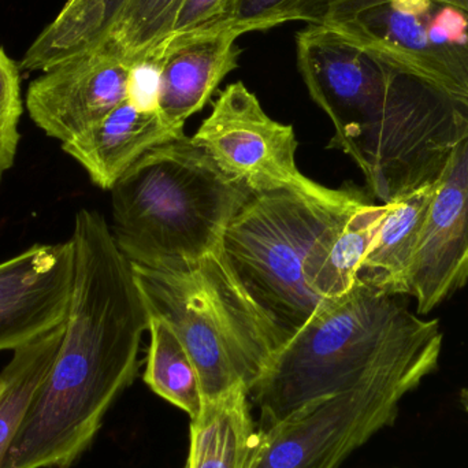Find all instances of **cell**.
<instances>
[{"label":"cell","mask_w":468,"mask_h":468,"mask_svg":"<svg viewBox=\"0 0 468 468\" xmlns=\"http://www.w3.org/2000/svg\"><path fill=\"white\" fill-rule=\"evenodd\" d=\"M73 293L62 343L2 468H69L139 371L150 315L129 259L99 211L81 208L70 237Z\"/></svg>","instance_id":"cell-1"},{"label":"cell","mask_w":468,"mask_h":468,"mask_svg":"<svg viewBox=\"0 0 468 468\" xmlns=\"http://www.w3.org/2000/svg\"><path fill=\"white\" fill-rule=\"evenodd\" d=\"M441 348L437 319L356 282L280 349L250 390L259 431L343 393H382L401 403L439 367Z\"/></svg>","instance_id":"cell-2"},{"label":"cell","mask_w":468,"mask_h":468,"mask_svg":"<svg viewBox=\"0 0 468 468\" xmlns=\"http://www.w3.org/2000/svg\"><path fill=\"white\" fill-rule=\"evenodd\" d=\"M110 192L118 248L150 269H176L216 252L253 195L188 136L151 148Z\"/></svg>","instance_id":"cell-3"},{"label":"cell","mask_w":468,"mask_h":468,"mask_svg":"<svg viewBox=\"0 0 468 468\" xmlns=\"http://www.w3.org/2000/svg\"><path fill=\"white\" fill-rule=\"evenodd\" d=\"M148 314L172 326L191 356L203 401L253 389L282 348L277 333L230 274L218 250L197 263H132Z\"/></svg>","instance_id":"cell-4"},{"label":"cell","mask_w":468,"mask_h":468,"mask_svg":"<svg viewBox=\"0 0 468 468\" xmlns=\"http://www.w3.org/2000/svg\"><path fill=\"white\" fill-rule=\"evenodd\" d=\"M366 199L360 192L327 205L289 189L253 194L228 225L218 252L282 346L327 305L308 285L314 250Z\"/></svg>","instance_id":"cell-5"},{"label":"cell","mask_w":468,"mask_h":468,"mask_svg":"<svg viewBox=\"0 0 468 468\" xmlns=\"http://www.w3.org/2000/svg\"><path fill=\"white\" fill-rule=\"evenodd\" d=\"M388 68L468 107V11L442 0H390L324 25Z\"/></svg>","instance_id":"cell-6"},{"label":"cell","mask_w":468,"mask_h":468,"mask_svg":"<svg viewBox=\"0 0 468 468\" xmlns=\"http://www.w3.org/2000/svg\"><path fill=\"white\" fill-rule=\"evenodd\" d=\"M224 175L252 194L289 189L327 205H344L360 194L332 189L305 177L297 167L293 128L270 118L242 82L228 85L213 112L191 137Z\"/></svg>","instance_id":"cell-7"},{"label":"cell","mask_w":468,"mask_h":468,"mask_svg":"<svg viewBox=\"0 0 468 468\" xmlns=\"http://www.w3.org/2000/svg\"><path fill=\"white\" fill-rule=\"evenodd\" d=\"M297 63L311 98L335 125L329 148L346 155L373 128L403 76L324 25L299 33Z\"/></svg>","instance_id":"cell-8"},{"label":"cell","mask_w":468,"mask_h":468,"mask_svg":"<svg viewBox=\"0 0 468 468\" xmlns=\"http://www.w3.org/2000/svg\"><path fill=\"white\" fill-rule=\"evenodd\" d=\"M400 401L377 392L321 399L261 431L252 468H338L399 417Z\"/></svg>","instance_id":"cell-9"},{"label":"cell","mask_w":468,"mask_h":468,"mask_svg":"<svg viewBox=\"0 0 468 468\" xmlns=\"http://www.w3.org/2000/svg\"><path fill=\"white\" fill-rule=\"evenodd\" d=\"M134 70L95 47L41 71L27 87L25 107L38 129L63 144L128 101Z\"/></svg>","instance_id":"cell-10"},{"label":"cell","mask_w":468,"mask_h":468,"mask_svg":"<svg viewBox=\"0 0 468 468\" xmlns=\"http://www.w3.org/2000/svg\"><path fill=\"white\" fill-rule=\"evenodd\" d=\"M74 271L70 239L35 244L0 261V352L16 351L65 324Z\"/></svg>","instance_id":"cell-11"},{"label":"cell","mask_w":468,"mask_h":468,"mask_svg":"<svg viewBox=\"0 0 468 468\" xmlns=\"http://www.w3.org/2000/svg\"><path fill=\"white\" fill-rule=\"evenodd\" d=\"M468 281V136L437 181L411 272L420 315L431 313Z\"/></svg>","instance_id":"cell-12"},{"label":"cell","mask_w":468,"mask_h":468,"mask_svg":"<svg viewBox=\"0 0 468 468\" xmlns=\"http://www.w3.org/2000/svg\"><path fill=\"white\" fill-rule=\"evenodd\" d=\"M242 33L236 27H205L170 38L154 59L158 70L155 106L165 122L184 131L225 77L237 68Z\"/></svg>","instance_id":"cell-13"},{"label":"cell","mask_w":468,"mask_h":468,"mask_svg":"<svg viewBox=\"0 0 468 468\" xmlns=\"http://www.w3.org/2000/svg\"><path fill=\"white\" fill-rule=\"evenodd\" d=\"M184 136V131L165 122L158 110L137 106L128 99L92 128L60 145L96 186L112 191L147 151Z\"/></svg>","instance_id":"cell-14"},{"label":"cell","mask_w":468,"mask_h":468,"mask_svg":"<svg viewBox=\"0 0 468 468\" xmlns=\"http://www.w3.org/2000/svg\"><path fill=\"white\" fill-rule=\"evenodd\" d=\"M436 186L385 203L387 213L357 270V283L388 296L411 294L412 266Z\"/></svg>","instance_id":"cell-15"},{"label":"cell","mask_w":468,"mask_h":468,"mask_svg":"<svg viewBox=\"0 0 468 468\" xmlns=\"http://www.w3.org/2000/svg\"><path fill=\"white\" fill-rule=\"evenodd\" d=\"M247 388L203 401L189 425L186 468H252L261 441Z\"/></svg>","instance_id":"cell-16"},{"label":"cell","mask_w":468,"mask_h":468,"mask_svg":"<svg viewBox=\"0 0 468 468\" xmlns=\"http://www.w3.org/2000/svg\"><path fill=\"white\" fill-rule=\"evenodd\" d=\"M385 213L387 205H374L366 199L316 245L308 261L307 281L327 304L354 288L357 270Z\"/></svg>","instance_id":"cell-17"},{"label":"cell","mask_w":468,"mask_h":468,"mask_svg":"<svg viewBox=\"0 0 468 468\" xmlns=\"http://www.w3.org/2000/svg\"><path fill=\"white\" fill-rule=\"evenodd\" d=\"M128 0H68L25 52L19 69L46 71L95 48Z\"/></svg>","instance_id":"cell-18"},{"label":"cell","mask_w":468,"mask_h":468,"mask_svg":"<svg viewBox=\"0 0 468 468\" xmlns=\"http://www.w3.org/2000/svg\"><path fill=\"white\" fill-rule=\"evenodd\" d=\"M65 324L13 351L0 371V468L62 343Z\"/></svg>","instance_id":"cell-19"},{"label":"cell","mask_w":468,"mask_h":468,"mask_svg":"<svg viewBox=\"0 0 468 468\" xmlns=\"http://www.w3.org/2000/svg\"><path fill=\"white\" fill-rule=\"evenodd\" d=\"M186 0H128L101 43L132 68L153 65L172 37Z\"/></svg>","instance_id":"cell-20"},{"label":"cell","mask_w":468,"mask_h":468,"mask_svg":"<svg viewBox=\"0 0 468 468\" xmlns=\"http://www.w3.org/2000/svg\"><path fill=\"white\" fill-rule=\"evenodd\" d=\"M148 332L150 348L143 379L155 395L183 410L192 420L203 406L197 367L175 330L164 319L150 315Z\"/></svg>","instance_id":"cell-21"},{"label":"cell","mask_w":468,"mask_h":468,"mask_svg":"<svg viewBox=\"0 0 468 468\" xmlns=\"http://www.w3.org/2000/svg\"><path fill=\"white\" fill-rule=\"evenodd\" d=\"M22 112L19 66L0 47V184L16 164Z\"/></svg>","instance_id":"cell-22"},{"label":"cell","mask_w":468,"mask_h":468,"mask_svg":"<svg viewBox=\"0 0 468 468\" xmlns=\"http://www.w3.org/2000/svg\"><path fill=\"white\" fill-rule=\"evenodd\" d=\"M300 2L302 0H232L222 16L206 27H236L242 35L270 29L291 22L292 11Z\"/></svg>","instance_id":"cell-23"},{"label":"cell","mask_w":468,"mask_h":468,"mask_svg":"<svg viewBox=\"0 0 468 468\" xmlns=\"http://www.w3.org/2000/svg\"><path fill=\"white\" fill-rule=\"evenodd\" d=\"M390 0H302L292 11V21H305L311 25H330L351 18L362 11ZM468 11V0H442Z\"/></svg>","instance_id":"cell-24"},{"label":"cell","mask_w":468,"mask_h":468,"mask_svg":"<svg viewBox=\"0 0 468 468\" xmlns=\"http://www.w3.org/2000/svg\"><path fill=\"white\" fill-rule=\"evenodd\" d=\"M230 2L232 0H186L170 38L194 32L216 21L227 10Z\"/></svg>","instance_id":"cell-25"},{"label":"cell","mask_w":468,"mask_h":468,"mask_svg":"<svg viewBox=\"0 0 468 468\" xmlns=\"http://www.w3.org/2000/svg\"><path fill=\"white\" fill-rule=\"evenodd\" d=\"M461 403L463 409L468 412V389H464L461 395Z\"/></svg>","instance_id":"cell-26"}]
</instances>
